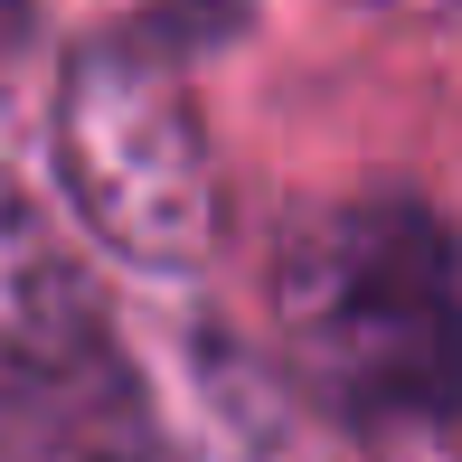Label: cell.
<instances>
[{"mask_svg":"<svg viewBox=\"0 0 462 462\" xmlns=\"http://www.w3.org/2000/svg\"><path fill=\"white\" fill-rule=\"evenodd\" d=\"M274 340L321 415L434 434L462 415V245L415 199H340L274 255Z\"/></svg>","mask_w":462,"mask_h":462,"instance_id":"1","label":"cell"},{"mask_svg":"<svg viewBox=\"0 0 462 462\" xmlns=\"http://www.w3.org/2000/svg\"><path fill=\"white\" fill-rule=\"evenodd\" d=\"M57 180L76 226L133 274H199L217 245V152L180 67L95 38L57 76Z\"/></svg>","mask_w":462,"mask_h":462,"instance_id":"2","label":"cell"},{"mask_svg":"<svg viewBox=\"0 0 462 462\" xmlns=\"http://www.w3.org/2000/svg\"><path fill=\"white\" fill-rule=\"evenodd\" d=\"M0 368L38 396L57 462H142L152 415L133 396L104 302L57 226L38 171L19 161V133L0 123Z\"/></svg>","mask_w":462,"mask_h":462,"instance_id":"3","label":"cell"}]
</instances>
